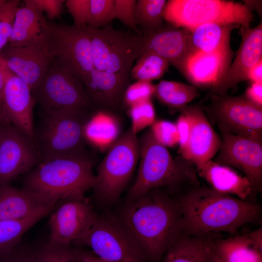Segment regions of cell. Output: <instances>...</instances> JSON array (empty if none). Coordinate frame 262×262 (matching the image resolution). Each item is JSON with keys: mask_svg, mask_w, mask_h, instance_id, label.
<instances>
[{"mask_svg": "<svg viewBox=\"0 0 262 262\" xmlns=\"http://www.w3.org/2000/svg\"><path fill=\"white\" fill-rule=\"evenodd\" d=\"M139 141L140 164L136 180L128 193L129 201L154 189H189L199 185L193 164L180 155L174 158L167 147L155 141L149 130Z\"/></svg>", "mask_w": 262, "mask_h": 262, "instance_id": "cell-4", "label": "cell"}, {"mask_svg": "<svg viewBox=\"0 0 262 262\" xmlns=\"http://www.w3.org/2000/svg\"><path fill=\"white\" fill-rule=\"evenodd\" d=\"M89 113L41 110L33 141L41 161L86 152L83 135Z\"/></svg>", "mask_w": 262, "mask_h": 262, "instance_id": "cell-5", "label": "cell"}, {"mask_svg": "<svg viewBox=\"0 0 262 262\" xmlns=\"http://www.w3.org/2000/svg\"><path fill=\"white\" fill-rule=\"evenodd\" d=\"M49 23L43 13L28 5L18 7L9 44L16 47H33L47 50Z\"/></svg>", "mask_w": 262, "mask_h": 262, "instance_id": "cell-22", "label": "cell"}, {"mask_svg": "<svg viewBox=\"0 0 262 262\" xmlns=\"http://www.w3.org/2000/svg\"><path fill=\"white\" fill-rule=\"evenodd\" d=\"M163 18L171 25L192 31L206 23L238 24L249 28L253 15L241 2L223 0H170Z\"/></svg>", "mask_w": 262, "mask_h": 262, "instance_id": "cell-6", "label": "cell"}, {"mask_svg": "<svg viewBox=\"0 0 262 262\" xmlns=\"http://www.w3.org/2000/svg\"><path fill=\"white\" fill-rule=\"evenodd\" d=\"M249 236L255 244L262 249V227L248 233Z\"/></svg>", "mask_w": 262, "mask_h": 262, "instance_id": "cell-50", "label": "cell"}, {"mask_svg": "<svg viewBox=\"0 0 262 262\" xmlns=\"http://www.w3.org/2000/svg\"><path fill=\"white\" fill-rule=\"evenodd\" d=\"M26 262H76L75 249L49 241L33 249L23 248Z\"/></svg>", "mask_w": 262, "mask_h": 262, "instance_id": "cell-33", "label": "cell"}, {"mask_svg": "<svg viewBox=\"0 0 262 262\" xmlns=\"http://www.w3.org/2000/svg\"><path fill=\"white\" fill-rule=\"evenodd\" d=\"M136 1L135 0H114L115 18L133 30L137 29L135 18Z\"/></svg>", "mask_w": 262, "mask_h": 262, "instance_id": "cell-41", "label": "cell"}, {"mask_svg": "<svg viewBox=\"0 0 262 262\" xmlns=\"http://www.w3.org/2000/svg\"><path fill=\"white\" fill-rule=\"evenodd\" d=\"M8 68L0 56V113L1 109L3 91L5 85Z\"/></svg>", "mask_w": 262, "mask_h": 262, "instance_id": "cell-48", "label": "cell"}, {"mask_svg": "<svg viewBox=\"0 0 262 262\" xmlns=\"http://www.w3.org/2000/svg\"><path fill=\"white\" fill-rule=\"evenodd\" d=\"M213 243L224 262H262V249L252 240L248 233L213 239Z\"/></svg>", "mask_w": 262, "mask_h": 262, "instance_id": "cell-28", "label": "cell"}, {"mask_svg": "<svg viewBox=\"0 0 262 262\" xmlns=\"http://www.w3.org/2000/svg\"><path fill=\"white\" fill-rule=\"evenodd\" d=\"M120 125L112 114L100 111L91 116L83 129L85 142L99 149H108L119 137Z\"/></svg>", "mask_w": 262, "mask_h": 262, "instance_id": "cell-27", "label": "cell"}, {"mask_svg": "<svg viewBox=\"0 0 262 262\" xmlns=\"http://www.w3.org/2000/svg\"><path fill=\"white\" fill-rule=\"evenodd\" d=\"M190 123V133L187 149L182 156L196 168L203 165L219 151L221 139L214 131L202 107L186 105L178 110Z\"/></svg>", "mask_w": 262, "mask_h": 262, "instance_id": "cell-17", "label": "cell"}, {"mask_svg": "<svg viewBox=\"0 0 262 262\" xmlns=\"http://www.w3.org/2000/svg\"><path fill=\"white\" fill-rule=\"evenodd\" d=\"M199 176L205 179L215 191L248 201L253 194L252 185L246 176L231 167L212 160L196 168Z\"/></svg>", "mask_w": 262, "mask_h": 262, "instance_id": "cell-23", "label": "cell"}, {"mask_svg": "<svg viewBox=\"0 0 262 262\" xmlns=\"http://www.w3.org/2000/svg\"><path fill=\"white\" fill-rule=\"evenodd\" d=\"M76 262H106L93 253L75 249Z\"/></svg>", "mask_w": 262, "mask_h": 262, "instance_id": "cell-47", "label": "cell"}, {"mask_svg": "<svg viewBox=\"0 0 262 262\" xmlns=\"http://www.w3.org/2000/svg\"><path fill=\"white\" fill-rule=\"evenodd\" d=\"M32 92L43 111L89 113L94 104L82 82L52 60L49 70Z\"/></svg>", "mask_w": 262, "mask_h": 262, "instance_id": "cell-10", "label": "cell"}, {"mask_svg": "<svg viewBox=\"0 0 262 262\" xmlns=\"http://www.w3.org/2000/svg\"><path fill=\"white\" fill-rule=\"evenodd\" d=\"M5 0H0V4H1L2 3H3L4 1Z\"/></svg>", "mask_w": 262, "mask_h": 262, "instance_id": "cell-51", "label": "cell"}, {"mask_svg": "<svg viewBox=\"0 0 262 262\" xmlns=\"http://www.w3.org/2000/svg\"><path fill=\"white\" fill-rule=\"evenodd\" d=\"M8 69L33 90L49 70L52 59L47 50L33 47H16L9 44L0 52Z\"/></svg>", "mask_w": 262, "mask_h": 262, "instance_id": "cell-21", "label": "cell"}, {"mask_svg": "<svg viewBox=\"0 0 262 262\" xmlns=\"http://www.w3.org/2000/svg\"><path fill=\"white\" fill-rule=\"evenodd\" d=\"M181 212V234L201 237L211 232L236 233L242 226L260 221L256 203L197 186L177 199Z\"/></svg>", "mask_w": 262, "mask_h": 262, "instance_id": "cell-1", "label": "cell"}, {"mask_svg": "<svg viewBox=\"0 0 262 262\" xmlns=\"http://www.w3.org/2000/svg\"><path fill=\"white\" fill-rule=\"evenodd\" d=\"M242 37L236 57L222 80L212 87L209 94L225 95L228 90L240 82L246 80L247 72L262 59V24L253 28L241 26Z\"/></svg>", "mask_w": 262, "mask_h": 262, "instance_id": "cell-18", "label": "cell"}, {"mask_svg": "<svg viewBox=\"0 0 262 262\" xmlns=\"http://www.w3.org/2000/svg\"><path fill=\"white\" fill-rule=\"evenodd\" d=\"M154 96L162 103L179 110L199 95L193 85L172 81L162 80L155 85Z\"/></svg>", "mask_w": 262, "mask_h": 262, "instance_id": "cell-31", "label": "cell"}, {"mask_svg": "<svg viewBox=\"0 0 262 262\" xmlns=\"http://www.w3.org/2000/svg\"><path fill=\"white\" fill-rule=\"evenodd\" d=\"M93 165L86 152L45 159L25 174L23 188L54 207L62 200H83L96 182Z\"/></svg>", "mask_w": 262, "mask_h": 262, "instance_id": "cell-3", "label": "cell"}, {"mask_svg": "<svg viewBox=\"0 0 262 262\" xmlns=\"http://www.w3.org/2000/svg\"><path fill=\"white\" fill-rule=\"evenodd\" d=\"M47 207L54 208L23 188L0 186V221L24 219Z\"/></svg>", "mask_w": 262, "mask_h": 262, "instance_id": "cell-24", "label": "cell"}, {"mask_svg": "<svg viewBox=\"0 0 262 262\" xmlns=\"http://www.w3.org/2000/svg\"><path fill=\"white\" fill-rule=\"evenodd\" d=\"M0 262H26L23 248L17 246L10 252L0 256Z\"/></svg>", "mask_w": 262, "mask_h": 262, "instance_id": "cell-45", "label": "cell"}, {"mask_svg": "<svg viewBox=\"0 0 262 262\" xmlns=\"http://www.w3.org/2000/svg\"><path fill=\"white\" fill-rule=\"evenodd\" d=\"M66 6L74 20V25L78 29L86 27L89 18L90 0H67Z\"/></svg>", "mask_w": 262, "mask_h": 262, "instance_id": "cell-40", "label": "cell"}, {"mask_svg": "<svg viewBox=\"0 0 262 262\" xmlns=\"http://www.w3.org/2000/svg\"><path fill=\"white\" fill-rule=\"evenodd\" d=\"M207 262H224L214 247L213 238L208 248Z\"/></svg>", "mask_w": 262, "mask_h": 262, "instance_id": "cell-49", "label": "cell"}, {"mask_svg": "<svg viewBox=\"0 0 262 262\" xmlns=\"http://www.w3.org/2000/svg\"><path fill=\"white\" fill-rule=\"evenodd\" d=\"M150 131L160 145L173 147L178 144L179 137L175 123L164 120H155L150 126Z\"/></svg>", "mask_w": 262, "mask_h": 262, "instance_id": "cell-38", "label": "cell"}, {"mask_svg": "<svg viewBox=\"0 0 262 262\" xmlns=\"http://www.w3.org/2000/svg\"><path fill=\"white\" fill-rule=\"evenodd\" d=\"M30 87L8 70L3 91L0 120L10 123L33 140V107Z\"/></svg>", "mask_w": 262, "mask_h": 262, "instance_id": "cell-16", "label": "cell"}, {"mask_svg": "<svg viewBox=\"0 0 262 262\" xmlns=\"http://www.w3.org/2000/svg\"><path fill=\"white\" fill-rule=\"evenodd\" d=\"M96 215L85 199L66 201L50 215L49 241L66 246L75 244L89 229Z\"/></svg>", "mask_w": 262, "mask_h": 262, "instance_id": "cell-15", "label": "cell"}, {"mask_svg": "<svg viewBox=\"0 0 262 262\" xmlns=\"http://www.w3.org/2000/svg\"><path fill=\"white\" fill-rule=\"evenodd\" d=\"M166 2L165 0H137L135 22L144 33L152 32L164 25L163 14Z\"/></svg>", "mask_w": 262, "mask_h": 262, "instance_id": "cell-32", "label": "cell"}, {"mask_svg": "<svg viewBox=\"0 0 262 262\" xmlns=\"http://www.w3.org/2000/svg\"><path fill=\"white\" fill-rule=\"evenodd\" d=\"M244 95L251 102L262 108V82H252Z\"/></svg>", "mask_w": 262, "mask_h": 262, "instance_id": "cell-44", "label": "cell"}, {"mask_svg": "<svg viewBox=\"0 0 262 262\" xmlns=\"http://www.w3.org/2000/svg\"><path fill=\"white\" fill-rule=\"evenodd\" d=\"M64 0H25V5L45 12L50 20L59 17L63 12Z\"/></svg>", "mask_w": 262, "mask_h": 262, "instance_id": "cell-42", "label": "cell"}, {"mask_svg": "<svg viewBox=\"0 0 262 262\" xmlns=\"http://www.w3.org/2000/svg\"><path fill=\"white\" fill-rule=\"evenodd\" d=\"M53 209V207L44 208L22 219L0 221V256L15 249L23 235Z\"/></svg>", "mask_w": 262, "mask_h": 262, "instance_id": "cell-30", "label": "cell"}, {"mask_svg": "<svg viewBox=\"0 0 262 262\" xmlns=\"http://www.w3.org/2000/svg\"><path fill=\"white\" fill-rule=\"evenodd\" d=\"M140 157V144L131 127L108 149L98 166L96 196L104 201L116 199L128 184Z\"/></svg>", "mask_w": 262, "mask_h": 262, "instance_id": "cell-7", "label": "cell"}, {"mask_svg": "<svg viewBox=\"0 0 262 262\" xmlns=\"http://www.w3.org/2000/svg\"><path fill=\"white\" fill-rule=\"evenodd\" d=\"M211 104L202 107L221 132L262 140V108L244 96H211Z\"/></svg>", "mask_w": 262, "mask_h": 262, "instance_id": "cell-12", "label": "cell"}, {"mask_svg": "<svg viewBox=\"0 0 262 262\" xmlns=\"http://www.w3.org/2000/svg\"><path fill=\"white\" fill-rule=\"evenodd\" d=\"M240 26L238 24L212 23L199 26L190 31V54L199 51L212 52L230 47L231 33Z\"/></svg>", "mask_w": 262, "mask_h": 262, "instance_id": "cell-26", "label": "cell"}, {"mask_svg": "<svg viewBox=\"0 0 262 262\" xmlns=\"http://www.w3.org/2000/svg\"><path fill=\"white\" fill-rule=\"evenodd\" d=\"M130 115L131 121V128L134 134L150 126L156 120L155 111L151 100L130 107Z\"/></svg>", "mask_w": 262, "mask_h": 262, "instance_id": "cell-36", "label": "cell"}, {"mask_svg": "<svg viewBox=\"0 0 262 262\" xmlns=\"http://www.w3.org/2000/svg\"><path fill=\"white\" fill-rule=\"evenodd\" d=\"M40 161L33 140L13 124L0 120V186L27 173Z\"/></svg>", "mask_w": 262, "mask_h": 262, "instance_id": "cell-13", "label": "cell"}, {"mask_svg": "<svg viewBox=\"0 0 262 262\" xmlns=\"http://www.w3.org/2000/svg\"><path fill=\"white\" fill-rule=\"evenodd\" d=\"M221 145L214 162L241 170L249 180L253 194L262 190V140L221 132Z\"/></svg>", "mask_w": 262, "mask_h": 262, "instance_id": "cell-14", "label": "cell"}, {"mask_svg": "<svg viewBox=\"0 0 262 262\" xmlns=\"http://www.w3.org/2000/svg\"><path fill=\"white\" fill-rule=\"evenodd\" d=\"M191 32L172 25L163 26L140 36V55L150 53L166 60L178 70L190 53Z\"/></svg>", "mask_w": 262, "mask_h": 262, "instance_id": "cell-19", "label": "cell"}, {"mask_svg": "<svg viewBox=\"0 0 262 262\" xmlns=\"http://www.w3.org/2000/svg\"><path fill=\"white\" fill-rule=\"evenodd\" d=\"M95 69L128 78L134 60L140 55V36L115 30L110 26L87 27Z\"/></svg>", "mask_w": 262, "mask_h": 262, "instance_id": "cell-11", "label": "cell"}, {"mask_svg": "<svg viewBox=\"0 0 262 262\" xmlns=\"http://www.w3.org/2000/svg\"><path fill=\"white\" fill-rule=\"evenodd\" d=\"M234 55L231 48L212 52H195L184 60L179 70L197 86L217 84L228 71Z\"/></svg>", "mask_w": 262, "mask_h": 262, "instance_id": "cell-20", "label": "cell"}, {"mask_svg": "<svg viewBox=\"0 0 262 262\" xmlns=\"http://www.w3.org/2000/svg\"><path fill=\"white\" fill-rule=\"evenodd\" d=\"M207 235L192 237L180 234L166 250L161 262H207L212 239Z\"/></svg>", "mask_w": 262, "mask_h": 262, "instance_id": "cell-29", "label": "cell"}, {"mask_svg": "<svg viewBox=\"0 0 262 262\" xmlns=\"http://www.w3.org/2000/svg\"><path fill=\"white\" fill-rule=\"evenodd\" d=\"M115 18L114 0H90V13L86 27L100 29Z\"/></svg>", "mask_w": 262, "mask_h": 262, "instance_id": "cell-35", "label": "cell"}, {"mask_svg": "<svg viewBox=\"0 0 262 262\" xmlns=\"http://www.w3.org/2000/svg\"><path fill=\"white\" fill-rule=\"evenodd\" d=\"M169 62L155 54L146 53L138 58L131 70V75L137 81L151 82L163 77L167 69Z\"/></svg>", "mask_w": 262, "mask_h": 262, "instance_id": "cell-34", "label": "cell"}, {"mask_svg": "<svg viewBox=\"0 0 262 262\" xmlns=\"http://www.w3.org/2000/svg\"><path fill=\"white\" fill-rule=\"evenodd\" d=\"M155 85L151 82L137 81L129 85L124 93L126 104L131 107L138 103L151 100L154 96Z\"/></svg>", "mask_w": 262, "mask_h": 262, "instance_id": "cell-39", "label": "cell"}, {"mask_svg": "<svg viewBox=\"0 0 262 262\" xmlns=\"http://www.w3.org/2000/svg\"><path fill=\"white\" fill-rule=\"evenodd\" d=\"M75 244L89 247L106 262H145L146 260L119 220L110 213L97 214L89 229Z\"/></svg>", "mask_w": 262, "mask_h": 262, "instance_id": "cell-9", "label": "cell"}, {"mask_svg": "<svg viewBox=\"0 0 262 262\" xmlns=\"http://www.w3.org/2000/svg\"><path fill=\"white\" fill-rule=\"evenodd\" d=\"M246 80L252 82H262V59L249 69L246 75Z\"/></svg>", "mask_w": 262, "mask_h": 262, "instance_id": "cell-46", "label": "cell"}, {"mask_svg": "<svg viewBox=\"0 0 262 262\" xmlns=\"http://www.w3.org/2000/svg\"><path fill=\"white\" fill-rule=\"evenodd\" d=\"M20 1L6 0L0 4V52L9 42Z\"/></svg>", "mask_w": 262, "mask_h": 262, "instance_id": "cell-37", "label": "cell"}, {"mask_svg": "<svg viewBox=\"0 0 262 262\" xmlns=\"http://www.w3.org/2000/svg\"><path fill=\"white\" fill-rule=\"evenodd\" d=\"M128 80L118 74L94 68L83 86L94 104L113 108L118 106Z\"/></svg>", "mask_w": 262, "mask_h": 262, "instance_id": "cell-25", "label": "cell"}, {"mask_svg": "<svg viewBox=\"0 0 262 262\" xmlns=\"http://www.w3.org/2000/svg\"><path fill=\"white\" fill-rule=\"evenodd\" d=\"M47 50L52 60L80 80L83 85L94 68L87 27L49 23Z\"/></svg>", "mask_w": 262, "mask_h": 262, "instance_id": "cell-8", "label": "cell"}, {"mask_svg": "<svg viewBox=\"0 0 262 262\" xmlns=\"http://www.w3.org/2000/svg\"><path fill=\"white\" fill-rule=\"evenodd\" d=\"M176 125L178 133L180 152V156L182 157L187 149L189 143L190 123L188 117L185 115L181 114Z\"/></svg>", "mask_w": 262, "mask_h": 262, "instance_id": "cell-43", "label": "cell"}, {"mask_svg": "<svg viewBox=\"0 0 262 262\" xmlns=\"http://www.w3.org/2000/svg\"><path fill=\"white\" fill-rule=\"evenodd\" d=\"M181 220L177 200L158 188L129 201L119 221L146 259L156 262L181 234Z\"/></svg>", "mask_w": 262, "mask_h": 262, "instance_id": "cell-2", "label": "cell"}]
</instances>
